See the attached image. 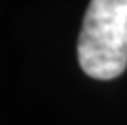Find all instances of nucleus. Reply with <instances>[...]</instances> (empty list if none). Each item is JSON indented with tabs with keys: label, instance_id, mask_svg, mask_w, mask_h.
Wrapping results in <instances>:
<instances>
[{
	"label": "nucleus",
	"instance_id": "f257e3e1",
	"mask_svg": "<svg viewBox=\"0 0 127 125\" xmlns=\"http://www.w3.org/2000/svg\"><path fill=\"white\" fill-rule=\"evenodd\" d=\"M88 77L110 80L127 67V0H90L77 43Z\"/></svg>",
	"mask_w": 127,
	"mask_h": 125
}]
</instances>
